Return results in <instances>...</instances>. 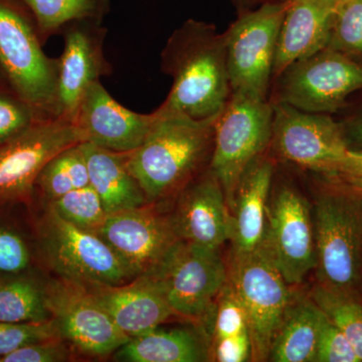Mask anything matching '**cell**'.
Listing matches in <instances>:
<instances>
[{
    "mask_svg": "<svg viewBox=\"0 0 362 362\" xmlns=\"http://www.w3.org/2000/svg\"><path fill=\"white\" fill-rule=\"evenodd\" d=\"M160 69L173 78L170 92L157 108L163 113L216 118L232 94L226 33L213 23L190 18L176 28L162 49Z\"/></svg>",
    "mask_w": 362,
    "mask_h": 362,
    "instance_id": "6da1fadb",
    "label": "cell"
},
{
    "mask_svg": "<svg viewBox=\"0 0 362 362\" xmlns=\"http://www.w3.org/2000/svg\"><path fill=\"white\" fill-rule=\"evenodd\" d=\"M157 120L126 164L148 202L181 192L209 168L216 118L197 120L156 109Z\"/></svg>",
    "mask_w": 362,
    "mask_h": 362,
    "instance_id": "7a4b0ae2",
    "label": "cell"
},
{
    "mask_svg": "<svg viewBox=\"0 0 362 362\" xmlns=\"http://www.w3.org/2000/svg\"><path fill=\"white\" fill-rule=\"evenodd\" d=\"M37 23L23 0H0V68L37 121L61 118L59 59L42 49Z\"/></svg>",
    "mask_w": 362,
    "mask_h": 362,
    "instance_id": "3957f363",
    "label": "cell"
},
{
    "mask_svg": "<svg viewBox=\"0 0 362 362\" xmlns=\"http://www.w3.org/2000/svg\"><path fill=\"white\" fill-rule=\"evenodd\" d=\"M318 285L362 302V197L343 185L313 207Z\"/></svg>",
    "mask_w": 362,
    "mask_h": 362,
    "instance_id": "277c9868",
    "label": "cell"
},
{
    "mask_svg": "<svg viewBox=\"0 0 362 362\" xmlns=\"http://www.w3.org/2000/svg\"><path fill=\"white\" fill-rule=\"evenodd\" d=\"M37 240L45 261L59 278L87 288L134 279L100 235L68 223L49 204L39 221Z\"/></svg>",
    "mask_w": 362,
    "mask_h": 362,
    "instance_id": "5b68a950",
    "label": "cell"
},
{
    "mask_svg": "<svg viewBox=\"0 0 362 362\" xmlns=\"http://www.w3.org/2000/svg\"><path fill=\"white\" fill-rule=\"evenodd\" d=\"M272 126L270 100L239 93L230 94L216 118L209 169L220 181L230 209L240 176L251 162L270 148Z\"/></svg>",
    "mask_w": 362,
    "mask_h": 362,
    "instance_id": "8992f818",
    "label": "cell"
},
{
    "mask_svg": "<svg viewBox=\"0 0 362 362\" xmlns=\"http://www.w3.org/2000/svg\"><path fill=\"white\" fill-rule=\"evenodd\" d=\"M362 89V63L325 47L295 62L272 83V104L310 113H334Z\"/></svg>",
    "mask_w": 362,
    "mask_h": 362,
    "instance_id": "52a82bcc",
    "label": "cell"
},
{
    "mask_svg": "<svg viewBox=\"0 0 362 362\" xmlns=\"http://www.w3.org/2000/svg\"><path fill=\"white\" fill-rule=\"evenodd\" d=\"M288 4H266L243 11L225 32L232 93L269 100L279 33Z\"/></svg>",
    "mask_w": 362,
    "mask_h": 362,
    "instance_id": "ba28073f",
    "label": "cell"
},
{
    "mask_svg": "<svg viewBox=\"0 0 362 362\" xmlns=\"http://www.w3.org/2000/svg\"><path fill=\"white\" fill-rule=\"evenodd\" d=\"M228 281L246 309L252 361H268L273 338L292 294L267 245L244 256H232Z\"/></svg>",
    "mask_w": 362,
    "mask_h": 362,
    "instance_id": "9c48e42d",
    "label": "cell"
},
{
    "mask_svg": "<svg viewBox=\"0 0 362 362\" xmlns=\"http://www.w3.org/2000/svg\"><path fill=\"white\" fill-rule=\"evenodd\" d=\"M82 142L84 137L76 123L58 118L33 123L0 145V206L30 202L45 164Z\"/></svg>",
    "mask_w": 362,
    "mask_h": 362,
    "instance_id": "30bf717a",
    "label": "cell"
},
{
    "mask_svg": "<svg viewBox=\"0 0 362 362\" xmlns=\"http://www.w3.org/2000/svg\"><path fill=\"white\" fill-rule=\"evenodd\" d=\"M273 105L270 147L280 158L316 173L334 175L350 150L341 124L328 114Z\"/></svg>",
    "mask_w": 362,
    "mask_h": 362,
    "instance_id": "8fae6325",
    "label": "cell"
},
{
    "mask_svg": "<svg viewBox=\"0 0 362 362\" xmlns=\"http://www.w3.org/2000/svg\"><path fill=\"white\" fill-rule=\"evenodd\" d=\"M176 315L213 325L214 306L228 282V272L220 249L195 246L181 240L156 276Z\"/></svg>",
    "mask_w": 362,
    "mask_h": 362,
    "instance_id": "7c38bea8",
    "label": "cell"
},
{
    "mask_svg": "<svg viewBox=\"0 0 362 362\" xmlns=\"http://www.w3.org/2000/svg\"><path fill=\"white\" fill-rule=\"evenodd\" d=\"M132 274L157 276L181 240L170 216L145 206L109 214L98 233Z\"/></svg>",
    "mask_w": 362,
    "mask_h": 362,
    "instance_id": "4fadbf2b",
    "label": "cell"
},
{
    "mask_svg": "<svg viewBox=\"0 0 362 362\" xmlns=\"http://www.w3.org/2000/svg\"><path fill=\"white\" fill-rule=\"evenodd\" d=\"M45 298L61 337L86 356H108L129 341L85 286L51 280L45 283Z\"/></svg>",
    "mask_w": 362,
    "mask_h": 362,
    "instance_id": "5bb4252c",
    "label": "cell"
},
{
    "mask_svg": "<svg viewBox=\"0 0 362 362\" xmlns=\"http://www.w3.org/2000/svg\"><path fill=\"white\" fill-rule=\"evenodd\" d=\"M266 245L289 286L316 268L313 211L296 188L281 185L269 204Z\"/></svg>",
    "mask_w": 362,
    "mask_h": 362,
    "instance_id": "9a60e30c",
    "label": "cell"
},
{
    "mask_svg": "<svg viewBox=\"0 0 362 362\" xmlns=\"http://www.w3.org/2000/svg\"><path fill=\"white\" fill-rule=\"evenodd\" d=\"M103 21H76L63 33L64 49L59 59V105L61 118L75 122L78 104L95 81L112 74L105 56L107 28Z\"/></svg>",
    "mask_w": 362,
    "mask_h": 362,
    "instance_id": "2e32d148",
    "label": "cell"
},
{
    "mask_svg": "<svg viewBox=\"0 0 362 362\" xmlns=\"http://www.w3.org/2000/svg\"><path fill=\"white\" fill-rule=\"evenodd\" d=\"M156 120V111L137 113L118 103L99 80L86 89L75 123L84 142L126 153L142 144Z\"/></svg>",
    "mask_w": 362,
    "mask_h": 362,
    "instance_id": "e0dca14e",
    "label": "cell"
},
{
    "mask_svg": "<svg viewBox=\"0 0 362 362\" xmlns=\"http://www.w3.org/2000/svg\"><path fill=\"white\" fill-rule=\"evenodd\" d=\"M170 218L180 239L195 246L221 249L232 238V211L209 168L181 190Z\"/></svg>",
    "mask_w": 362,
    "mask_h": 362,
    "instance_id": "ac0fdd59",
    "label": "cell"
},
{
    "mask_svg": "<svg viewBox=\"0 0 362 362\" xmlns=\"http://www.w3.org/2000/svg\"><path fill=\"white\" fill-rule=\"evenodd\" d=\"M88 290L129 338L154 329L175 315L156 276H139L125 284L93 286Z\"/></svg>",
    "mask_w": 362,
    "mask_h": 362,
    "instance_id": "d6986e66",
    "label": "cell"
},
{
    "mask_svg": "<svg viewBox=\"0 0 362 362\" xmlns=\"http://www.w3.org/2000/svg\"><path fill=\"white\" fill-rule=\"evenodd\" d=\"M275 165L267 154L251 162L235 188L232 209V256L258 251L266 244Z\"/></svg>",
    "mask_w": 362,
    "mask_h": 362,
    "instance_id": "ffe728a7",
    "label": "cell"
},
{
    "mask_svg": "<svg viewBox=\"0 0 362 362\" xmlns=\"http://www.w3.org/2000/svg\"><path fill=\"white\" fill-rule=\"evenodd\" d=\"M337 9L332 0H290L279 33L273 81L295 62L327 47Z\"/></svg>",
    "mask_w": 362,
    "mask_h": 362,
    "instance_id": "44dd1931",
    "label": "cell"
},
{
    "mask_svg": "<svg viewBox=\"0 0 362 362\" xmlns=\"http://www.w3.org/2000/svg\"><path fill=\"white\" fill-rule=\"evenodd\" d=\"M201 328L156 327L130 338L115 354L126 362H199L209 361L211 346Z\"/></svg>",
    "mask_w": 362,
    "mask_h": 362,
    "instance_id": "7402d4cb",
    "label": "cell"
},
{
    "mask_svg": "<svg viewBox=\"0 0 362 362\" xmlns=\"http://www.w3.org/2000/svg\"><path fill=\"white\" fill-rule=\"evenodd\" d=\"M89 171L90 185L99 195L107 214L145 206L141 187L126 164V153L81 143Z\"/></svg>",
    "mask_w": 362,
    "mask_h": 362,
    "instance_id": "603a6c76",
    "label": "cell"
},
{
    "mask_svg": "<svg viewBox=\"0 0 362 362\" xmlns=\"http://www.w3.org/2000/svg\"><path fill=\"white\" fill-rule=\"evenodd\" d=\"M322 316L312 298L292 299L272 341L268 361L314 362Z\"/></svg>",
    "mask_w": 362,
    "mask_h": 362,
    "instance_id": "cb8c5ba5",
    "label": "cell"
},
{
    "mask_svg": "<svg viewBox=\"0 0 362 362\" xmlns=\"http://www.w3.org/2000/svg\"><path fill=\"white\" fill-rule=\"evenodd\" d=\"M52 319L45 283L28 270L0 274V321L45 322Z\"/></svg>",
    "mask_w": 362,
    "mask_h": 362,
    "instance_id": "d4e9b609",
    "label": "cell"
},
{
    "mask_svg": "<svg viewBox=\"0 0 362 362\" xmlns=\"http://www.w3.org/2000/svg\"><path fill=\"white\" fill-rule=\"evenodd\" d=\"M32 11L42 44L76 21H103L109 0H23Z\"/></svg>",
    "mask_w": 362,
    "mask_h": 362,
    "instance_id": "484cf974",
    "label": "cell"
},
{
    "mask_svg": "<svg viewBox=\"0 0 362 362\" xmlns=\"http://www.w3.org/2000/svg\"><path fill=\"white\" fill-rule=\"evenodd\" d=\"M90 185L89 171L81 143L52 158L40 171L35 190L49 204L74 189Z\"/></svg>",
    "mask_w": 362,
    "mask_h": 362,
    "instance_id": "4316f807",
    "label": "cell"
},
{
    "mask_svg": "<svg viewBox=\"0 0 362 362\" xmlns=\"http://www.w3.org/2000/svg\"><path fill=\"white\" fill-rule=\"evenodd\" d=\"M311 298L342 331L362 362V302L320 285L316 286Z\"/></svg>",
    "mask_w": 362,
    "mask_h": 362,
    "instance_id": "83f0119b",
    "label": "cell"
},
{
    "mask_svg": "<svg viewBox=\"0 0 362 362\" xmlns=\"http://www.w3.org/2000/svg\"><path fill=\"white\" fill-rule=\"evenodd\" d=\"M62 218L81 230L99 233L108 214L94 188L88 187L74 189L56 201L49 202Z\"/></svg>",
    "mask_w": 362,
    "mask_h": 362,
    "instance_id": "f1b7e54d",
    "label": "cell"
},
{
    "mask_svg": "<svg viewBox=\"0 0 362 362\" xmlns=\"http://www.w3.org/2000/svg\"><path fill=\"white\" fill-rule=\"evenodd\" d=\"M326 47L356 61L362 59V0H349L338 6Z\"/></svg>",
    "mask_w": 362,
    "mask_h": 362,
    "instance_id": "f546056e",
    "label": "cell"
},
{
    "mask_svg": "<svg viewBox=\"0 0 362 362\" xmlns=\"http://www.w3.org/2000/svg\"><path fill=\"white\" fill-rule=\"evenodd\" d=\"M247 332L249 322L246 309L228 279L214 306L211 337L216 340Z\"/></svg>",
    "mask_w": 362,
    "mask_h": 362,
    "instance_id": "4dcf8cb0",
    "label": "cell"
},
{
    "mask_svg": "<svg viewBox=\"0 0 362 362\" xmlns=\"http://www.w3.org/2000/svg\"><path fill=\"white\" fill-rule=\"evenodd\" d=\"M57 337H62L52 318L45 322L11 323L0 321V358L25 345Z\"/></svg>",
    "mask_w": 362,
    "mask_h": 362,
    "instance_id": "1f68e13d",
    "label": "cell"
},
{
    "mask_svg": "<svg viewBox=\"0 0 362 362\" xmlns=\"http://www.w3.org/2000/svg\"><path fill=\"white\" fill-rule=\"evenodd\" d=\"M32 251L25 235L16 226L0 220V274L28 270Z\"/></svg>",
    "mask_w": 362,
    "mask_h": 362,
    "instance_id": "d6a6232c",
    "label": "cell"
},
{
    "mask_svg": "<svg viewBox=\"0 0 362 362\" xmlns=\"http://www.w3.org/2000/svg\"><path fill=\"white\" fill-rule=\"evenodd\" d=\"M314 362H361L349 339L324 312Z\"/></svg>",
    "mask_w": 362,
    "mask_h": 362,
    "instance_id": "836d02e7",
    "label": "cell"
},
{
    "mask_svg": "<svg viewBox=\"0 0 362 362\" xmlns=\"http://www.w3.org/2000/svg\"><path fill=\"white\" fill-rule=\"evenodd\" d=\"M35 120L33 112L11 90L0 92V145L25 132Z\"/></svg>",
    "mask_w": 362,
    "mask_h": 362,
    "instance_id": "e575fe53",
    "label": "cell"
},
{
    "mask_svg": "<svg viewBox=\"0 0 362 362\" xmlns=\"http://www.w3.org/2000/svg\"><path fill=\"white\" fill-rule=\"evenodd\" d=\"M71 358V351L62 337L25 345L2 356L0 362H61Z\"/></svg>",
    "mask_w": 362,
    "mask_h": 362,
    "instance_id": "d590c367",
    "label": "cell"
},
{
    "mask_svg": "<svg viewBox=\"0 0 362 362\" xmlns=\"http://www.w3.org/2000/svg\"><path fill=\"white\" fill-rule=\"evenodd\" d=\"M252 340L250 333L213 340L211 357L218 362L252 361Z\"/></svg>",
    "mask_w": 362,
    "mask_h": 362,
    "instance_id": "8d00e7d4",
    "label": "cell"
},
{
    "mask_svg": "<svg viewBox=\"0 0 362 362\" xmlns=\"http://www.w3.org/2000/svg\"><path fill=\"white\" fill-rule=\"evenodd\" d=\"M347 144L351 150H362V110L341 124Z\"/></svg>",
    "mask_w": 362,
    "mask_h": 362,
    "instance_id": "74e56055",
    "label": "cell"
},
{
    "mask_svg": "<svg viewBox=\"0 0 362 362\" xmlns=\"http://www.w3.org/2000/svg\"><path fill=\"white\" fill-rule=\"evenodd\" d=\"M334 175L362 178V150L350 149Z\"/></svg>",
    "mask_w": 362,
    "mask_h": 362,
    "instance_id": "f35d334b",
    "label": "cell"
},
{
    "mask_svg": "<svg viewBox=\"0 0 362 362\" xmlns=\"http://www.w3.org/2000/svg\"><path fill=\"white\" fill-rule=\"evenodd\" d=\"M235 6L239 8L240 13L251 11L262 4H279V2H287L290 0H233Z\"/></svg>",
    "mask_w": 362,
    "mask_h": 362,
    "instance_id": "ab89813d",
    "label": "cell"
},
{
    "mask_svg": "<svg viewBox=\"0 0 362 362\" xmlns=\"http://www.w3.org/2000/svg\"><path fill=\"white\" fill-rule=\"evenodd\" d=\"M340 182L346 185L352 190L357 192L362 197V178L361 177H349V176H335Z\"/></svg>",
    "mask_w": 362,
    "mask_h": 362,
    "instance_id": "60d3db41",
    "label": "cell"
},
{
    "mask_svg": "<svg viewBox=\"0 0 362 362\" xmlns=\"http://www.w3.org/2000/svg\"><path fill=\"white\" fill-rule=\"evenodd\" d=\"M6 90H11L9 87L8 82H7L6 76H4V71L0 68V92H6ZM13 92V90H11Z\"/></svg>",
    "mask_w": 362,
    "mask_h": 362,
    "instance_id": "b9f144b4",
    "label": "cell"
},
{
    "mask_svg": "<svg viewBox=\"0 0 362 362\" xmlns=\"http://www.w3.org/2000/svg\"><path fill=\"white\" fill-rule=\"evenodd\" d=\"M333 2H334L335 6H340L341 4H345V2L349 1V0H332Z\"/></svg>",
    "mask_w": 362,
    "mask_h": 362,
    "instance_id": "7bdbcfd3",
    "label": "cell"
}]
</instances>
